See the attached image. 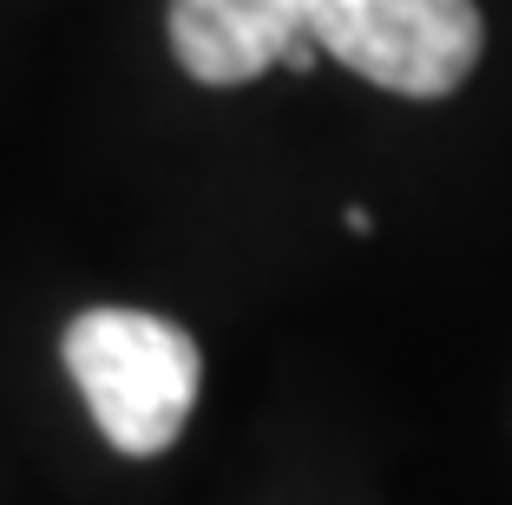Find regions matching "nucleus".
Here are the masks:
<instances>
[{"mask_svg": "<svg viewBox=\"0 0 512 505\" xmlns=\"http://www.w3.org/2000/svg\"><path fill=\"white\" fill-rule=\"evenodd\" d=\"M171 53L197 86H250L270 66H309L316 0H171Z\"/></svg>", "mask_w": 512, "mask_h": 505, "instance_id": "3", "label": "nucleus"}, {"mask_svg": "<svg viewBox=\"0 0 512 505\" xmlns=\"http://www.w3.org/2000/svg\"><path fill=\"white\" fill-rule=\"evenodd\" d=\"M66 374L119 453L151 460L184 433L204 387V355L178 322L145 309H86L66 328Z\"/></svg>", "mask_w": 512, "mask_h": 505, "instance_id": "1", "label": "nucleus"}, {"mask_svg": "<svg viewBox=\"0 0 512 505\" xmlns=\"http://www.w3.org/2000/svg\"><path fill=\"white\" fill-rule=\"evenodd\" d=\"M316 46L381 92L447 99L480 66L486 20L473 0H316Z\"/></svg>", "mask_w": 512, "mask_h": 505, "instance_id": "2", "label": "nucleus"}]
</instances>
